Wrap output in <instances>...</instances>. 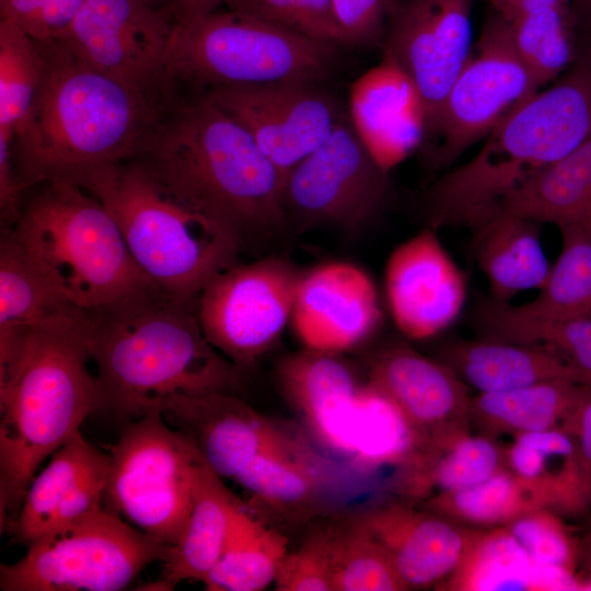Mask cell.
Instances as JSON below:
<instances>
[{"label": "cell", "mask_w": 591, "mask_h": 591, "mask_svg": "<svg viewBox=\"0 0 591 591\" xmlns=\"http://www.w3.org/2000/svg\"><path fill=\"white\" fill-rule=\"evenodd\" d=\"M99 410L126 422L175 395L232 393L241 370L206 338L196 304L161 292L82 311Z\"/></svg>", "instance_id": "obj_1"}, {"label": "cell", "mask_w": 591, "mask_h": 591, "mask_svg": "<svg viewBox=\"0 0 591 591\" xmlns=\"http://www.w3.org/2000/svg\"><path fill=\"white\" fill-rule=\"evenodd\" d=\"M44 66L33 104L18 127L13 166L21 190L85 174L135 155L159 117L153 96L43 42Z\"/></svg>", "instance_id": "obj_2"}, {"label": "cell", "mask_w": 591, "mask_h": 591, "mask_svg": "<svg viewBox=\"0 0 591 591\" xmlns=\"http://www.w3.org/2000/svg\"><path fill=\"white\" fill-rule=\"evenodd\" d=\"M188 206L241 244L286 231L285 176L252 136L205 94L160 118L136 154Z\"/></svg>", "instance_id": "obj_3"}, {"label": "cell", "mask_w": 591, "mask_h": 591, "mask_svg": "<svg viewBox=\"0 0 591 591\" xmlns=\"http://www.w3.org/2000/svg\"><path fill=\"white\" fill-rule=\"evenodd\" d=\"M81 310L0 347V524L19 513L38 466L99 410Z\"/></svg>", "instance_id": "obj_4"}, {"label": "cell", "mask_w": 591, "mask_h": 591, "mask_svg": "<svg viewBox=\"0 0 591 591\" xmlns=\"http://www.w3.org/2000/svg\"><path fill=\"white\" fill-rule=\"evenodd\" d=\"M591 136V55L508 114L468 161L426 193L428 227L471 229L541 171Z\"/></svg>", "instance_id": "obj_5"}, {"label": "cell", "mask_w": 591, "mask_h": 591, "mask_svg": "<svg viewBox=\"0 0 591 591\" xmlns=\"http://www.w3.org/2000/svg\"><path fill=\"white\" fill-rule=\"evenodd\" d=\"M76 183L103 204L136 264L170 299L196 304L206 283L236 263L240 242L137 161L99 167Z\"/></svg>", "instance_id": "obj_6"}, {"label": "cell", "mask_w": 591, "mask_h": 591, "mask_svg": "<svg viewBox=\"0 0 591 591\" xmlns=\"http://www.w3.org/2000/svg\"><path fill=\"white\" fill-rule=\"evenodd\" d=\"M42 185L12 230L69 303L94 311L160 292L99 199L68 179Z\"/></svg>", "instance_id": "obj_7"}, {"label": "cell", "mask_w": 591, "mask_h": 591, "mask_svg": "<svg viewBox=\"0 0 591 591\" xmlns=\"http://www.w3.org/2000/svg\"><path fill=\"white\" fill-rule=\"evenodd\" d=\"M341 46L302 36L233 11L176 22L167 80L209 89L283 81L325 83Z\"/></svg>", "instance_id": "obj_8"}, {"label": "cell", "mask_w": 591, "mask_h": 591, "mask_svg": "<svg viewBox=\"0 0 591 591\" xmlns=\"http://www.w3.org/2000/svg\"><path fill=\"white\" fill-rule=\"evenodd\" d=\"M108 455L107 509L151 538L175 544L207 465L195 444L155 410L128 421Z\"/></svg>", "instance_id": "obj_9"}, {"label": "cell", "mask_w": 591, "mask_h": 591, "mask_svg": "<svg viewBox=\"0 0 591 591\" xmlns=\"http://www.w3.org/2000/svg\"><path fill=\"white\" fill-rule=\"evenodd\" d=\"M170 546L109 509L43 534L12 565L0 567L2 591H119Z\"/></svg>", "instance_id": "obj_10"}, {"label": "cell", "mask_w": 591, "mask_h": 591, "mask_svg": "<svg viewBox=\"0 0 591 591\" xmlns=\"http://www.w3.org/2000/svg\"><path fill=\"white\" fill-rule=\"evenodd\" d=\"M389 172L372 157L347 114L327 139L286 175L282 211L296 234L321 228L357 231L384 209Z\"/></svg>", "instance_id": "obj_11"}, {"label": "cell", "mask_w": 591, "mask_h": 591, "mask_svg": "<svg viewBox=\"0 0 591 591\" xmlns=\"http://www.w3.org/2000/svg\"><path fill=\"white\" fill-rule=\"evenodd\" d=\"M538 89L515 50L509 23L494 12L422 144L431 164L450 166Z\"/></svg>", "instance_id": "obj_12"}, {"label": "cell", "mask_w": 591, "mask_h": 591, "mask_svg": "<svg viewBox=\"0 0 591 591\" xmlns=\"http://www.w3.org/2000/svg\"><path fill=\"white\" fill-rule=\"evenodd\" d=\"M302 276L279 257L236 262L216 274L196 301L208 341L240 370L254 366L291 321Z\"/></svg>", "instance_id": "obj_13"}, {"label": "cell", "mask_w": 591, "mask_h": 591, "mask_svg": "<svg viewBox=\"0 0 591 591\" xmlns=\"http://www.w3.org/2000/svg\"><path fill=\"white\" fill-rule=\"evenodd\" d=\"M175 25L163 0H85L53 40L92 68L152 95L169 81Z\"/></svg>", "instance_id": "obj_14"}, {"label": "cell", "mask_w": 591, "mask_h": 591, "mask_svg": "<svg viewBox=\"0 0 591 591\" xmlns=\"http://www.w3.org/2000/svg\"><path fill=\"white\" fill-rule=\"evenodd\" d=\"M204 94L252 136L285 177L348 114L323 83L219 86Z\"/></svg>", "instance_id": "obj_15"}, {"label": "cell", "mask_w": 591, "mask_h": 591, "mask_svg": "<svg viewBox=\"0 0 591 591\" xmlns=\"http://www.w3.org/2000/svg\"><path fill=\"white\" fill-rule=\"evenodd\" d=\"M473 0H396L381 46L416 86L427 134L472 48ZM426 140V139H425Z\"/></svg>", "instance_id": "obj_16"}, {"label": "cell", "mask_w": 591, "mask_h": 591, "mask_svg": "<svg viewBox=\"0 0 591 591\" xmlns=\"http://www.w3.org/2000/svg\"><path fill=\"white\" fill-rule=\"evenodd\" d=\"M367 383L403 415L417 451L472 429L468 386L441 360L394 345L372 360Z\"/></svg>", "instance_id": "obj_17"}, {"label": "cell", "mask_w": 591, "mask_h": 591, "mask_svg": "<svg viewBox=\"0 0 591 591\" xmlns=\"http://www.w3.org/2000/svg\"><path fill=\"white\" fill-rule=\"evenodd\" d=\"M384 277L392 318L407 338L441 333L463 310L465 277L430 227L393 250Z\"/></svg>", "instance_id": "obj_18"}, {"label": "cell", "mask_w": 591, "mask_h": 591, "mask_svg": "<svg viewBox=\"0 0 591 591\" xmlns=\"http://www.w3.org/2000/svg\"><path fill=\"white\" fill-rule=\"evenodd\" d=\"M380 321L374 283L361 268L333 262L303 273L290 322L304 348L340 354L362 343Z\"/></svg>", "instance_id": "obj_19"}, {"label": "cell", "mask_w": 591, "mask_h": 591, "mask_svg": "<svg viewBox=\"0 0 591 591\" xmlns=\"http://www.w3.org/2000/svg\"><path fill=\"white\" fill-rule=\"evenodd\" d=\"M162 416L198 449L221 478H234L259 453L288 439L250 406L227 392L165 398Z\"/></svg>", "instance_id": "obj_20"}, {"label": "cell", "mask_w": 591, "mask_h": 591, "mask_svg": "<svg viewBox=\"0 0 591 591\" xmlns=\"http://www.w3.org/2000/svg\"><path fill=\"white\" fill-rule=\"evenodd\" d=\"M358 521L387 552L407 590L439 587L477 532L429 509L397 502L370 510Z\"/></svg>", "instance_id": "obj_21"}, {"label": "cell", "mask_w": 591, "mask_h": 591, "mask_svg": "<svg viewBox=\"0 0 591 591\" xmlns=\"http://www.w3.org/2000/svg\"><path fill=\"white\" fill-rule=\"evenodd\" d=\"M348 115L372 157L389 173L425 142L421 97L407 74L387 59L352 83Z\"/></svg>", "instance_id": "obj_22"}, {"label": "cell", "mask_w": 591, "mask_h": 591, "mask_svg": "<svg viewBox=\"0 0 591 591\" xmlns=\"http://www.w3.org/2000/svg\"><path fill=\"white\" fill-rule=\"evenodd\" d=\"M277 380L315 438L332 451L347 455L361 385L338 354L304 348L285 358Z\"/></svg>", "instance_id": "obj_23"}, {"label": "cell", "mask_w": 591, "mask_h": 591, "mask_svg": "<svg viewBox=\"0 0 591 591\" xmlns=\"http://www.w3.org/2000/svg\"><path fill=\"white\" fill-rule=\"evenodd\" d=\"M506 466L534 494L541 507L566 520L591 513V467L575 436L566 429L513 436Z\"/></svg>", "instance_id": "obj_24"}, {"label": "cell", "mask_w": 591, "mask_h": 591, "mask_svg": "<svg viewBox=\"0 0 591 591\" xmlns=\"http://www.w3.org/2000/svg\"><path fill=\"white\" fill-rule=\"evenodd\" d=\"M477 393L501 392L558 379L590 383L591 374L537 345L484 338L454 340L441 359Z\"/></svg>", "instance_id": "obj_25"}, {"label": "cell", "mask_w": 591, "mask_h": 591, "mask_svg": "<svg viewBox=\"0 0 591 591\" xmlns=\"http://www.w3.org/2000/svg\"><path fill=\"white\" fill-rule=\"evenodd\" d=\"M540 222L506 211H496L476 223L472 251L484 274L490 299L510 303L522 291L545 285L551 265L541 240Z\"/></svg>", "instance_id": "obj_26"}, {"label": "cell", "mask_w": 591, "mask_h": 591, "mask_svg": "<svg viewBox=\"0 0 591 591\" xmlns=\"http://www.w3.org/2000/svg\"><path fill=\"white\" fill-rule=\"evenodd\" d=\"M241 507L206 465L187 521L163 560V580L172 588L185 580L202 582L220 558Z\"/></svg>", "instance_id": "obj_27"}, {"label": "cell", "mask_w": 591, "mask_h": 591, "mask_svg": "<svg viewBox=\"0 0 591 591\" xmlns=\"http://www.w3.org/2000/svg\"><path fill=\"white\" fill-rule=\"evenodd\" d=\"M591 230V136L508 196L497 211Z\"/></svg>", "instance_id": "obj_28"}, {"label": "cell", "mask_w": 591, "mask_h": 591, "mask_svg": "<svg viewBox=\"0 0 591 591\" xmlns=\"http://www.w3.org/2000/svg\"><path fill=\"white\" fill-rule=\"evenodd\" d=\"M583 384L558 379L508 391L477 393L471 399V426L494 438L557 428L567 430Z\"/></svg>", "instance_id": "obj_29"}, {"label": "cell", "mask_w": 591, "mask_h": 591, "mask_svg": "<svg viewBox=\"0 0 591 591\" xmlns=\"http://www.w3.org/2000/svg\"><path fill=\"white\" fill-rule=\"evenodd\" d=\"M407 464L406 491L428 499L473 486L506 468V447L470 430L417 451Z\"/></svg>", "instance_id": "obj_30"}, {"label": "cell", "mask_w": 591, "mask_h": 591, "mask_svg": "<svg viewBox=\"0 0 591 591\" xmlns=\"http://www.w3.org/2000/svg\"><path fill=\"white\" fill-rule=\"evenodd\" d=\"M557 572L534 566L505 526L477 530L443 590H544L560 588Z\"/></svg>", "instance_id": "obj_31"}, {"label": "cell", "mask_w": 591, "mask_h": 591, "mask_svg": "<svg viewBox=\"0 0 591 591\" xmlns=\"http://www.w3.org/2000/svg\"><path fill=\"white\" fill-rule=\"evenodd\" d=\"M79 310L69 303L26 253L12 229L0 243V338L26 334L57 315Z\"/></svg>", "instance_id": "obj_32"}, {"label": "cell", "mask_w": 591, "mask_h": 591, "mask_svg": "<svg viewBox=\"0 0 591 591\" xmlns=\"http://www.w3.org/2000/svg\"><path fill=\"white\" fill-rule=\"evenodd\" d=\"M106 455L80 431L72 434L34 476L18 515L4 530L18 542L32 544L48 530L58 507L80 479Z\"/></svg>", "instance_id": "obj_33"}, {"label": "cell", "mask_w": 591, "mask_h": 591, "mask_svg": "<svg viewBox=\"0 0 591 591\" xmlns=\"http://www.w3.org/2000/svg\"><path fill=\"white\" fill-rule=\"evenodd\" d=\"M287 553L286 537L242 506L220 558L202 583L210 591H260L275 582Z\"/></svg>", "instance_id": "obj_34"}, {"label": "cell", "mask_w": 591, "mask_h": 591, "mask_svg": "<svg viewBox=\"0 0 591 591\" xmlns=\"http://www.w3.org/2000/svg\"><path fill=\"white\" fill-rule=\"evenodd\" d=\"M561 250L537 296L523 304H510L529 318H591V230L559 228Z\"/></svg>", "instance_id": "obj_35"}, {"label": "cell", "mask_w": 591, "mask_h": 591, "mask_svg": "<svg viewBox=\"0 0 591 591\" xmlns=\"http://www.w3.org/2000/svg\"><path fill=\"white\" fill-rule=\"evenodd\" d=\"M474 322L486 338L546 347L591 374V318L523 317L489 298L477 304Z\"/></svg>", "instance_id": "obj_36"}, {"label": "cell", "mask_w": 591, "mask_h": 591, "mask_svg": "<svg viewBox=\"0 0 591 591\" xmlns=\"http://www.w3.org/2000/svg\"><path fill=\"white\" fill-rule=\"evenodd\" d=\"M508 23L515 50L540 88L568 70L579 56L572 5L536 9Z\"/></svg>", "instance_id": "obj_37"}, {"label": "cell", "mask_w": 591, "mask_h": 591, "mask_svg": "<svg viewBox=\"0 0 591 591\" xmlns=\"http://www.w3.org/2000/svg\"><path fill=\"white\" fill-rule=\"evenodd\" d=\"M538 507L532 490L507 467L478 484L427 500V509L476 530L503 526Z\"/></svg>", "instance_id": "obj_38"}, {"label": "cell", "mask_w": 591, "mask_h": 591, "mask_svg": "<svg viewBox=\"0 0 591 591\" xmlns=\"http://www.w3.org/2000/svg\"><path fill=\"white\" fill-rule=\"evenodd\" d=\"M417 451L412 429L396 406L369 383L357 397L347 457L361 467L405 460Z\"/></svg>", "instance_id": "obj_39"}, {"label": "cell", "mask_w": 591, "mask_h": 591, "mask_svg": "<svg viewBox=\"0 0 591 591\" xmlns=\"http://www.w3.org/2000/svg\"><path fill=\"white\" fill-rule=\"evenodd\" d=\"M288 438L254 457L233 478L246 491L276 509L297 508L315 494L320 475Z\"/></svg>", "instance_id": "obj_40"}, {"label": "cell", "mask_w": 591, "mask_h": 591, "mask_svg": "<svg viewBox=\"0 0 591 591\" xmlns=\"http://www.w3.org/2000/svg\"><path fill=\"white\" fill-rule=\"evenodd\" d=\"M43 66L42 40L0 19V138L13 141L33 104Z\"/></svg>", "instance_id": "obj_41"}, {"label": "cell", "mask_w": 591, "mask_h": 591, "mask_svg": "<svg viewBox=\"0 0 591 591\" xmlns=\"http://www.w3.org/2000/svg\"><path fill=\"white\" fill-rule=\"evenodd\" d=\"M323 537L334 591L407 590L387 552L359 521Z\"/></svg>", "instance_id": "obj_42"}, {"label": "cell", "mask_w": 591, "mask_h": 591, "mask_svg": "<svg viewBox=\"0 0 591 591\" xmlns=\"http://www.w3.org/2000/svg\"><path fill=\"white\" fill-rule=\"evenodd\" d=\"M503 526L534 566L576 579L579 537L570 532L566 519L538 507L519 514Z\"/></svg>", "instance_id": "obj_43"}, {"label": "cell", "mask_w": 591, "mask_h": 591, "mask_svg": "<svg viewBox=\"0 0 591 591\" xmlns=\"http://www.w3.org/2000/svg\"><path fill=\"white\" fill-rule=\"evenodd\" d=\"M224 4L230 11L347 48L332 0H225Z\"/></svg>", "instance_id": "obj_44"}, {"label": "cell", "mask_w": 591, "mask_h": 591, "mask_svg": "<svg viewBox=\"0 0 591 591\" xmlns=\"http://www.w3.org/2000/svg\"><path fill=\"white\" fill-rule=\"evenodd\" d=\"M396 0H332L346 47L381 48Z\"/></svg>", "instance_id": "obj_45"}, {"label": "cell", "mask_w": 591, "mask_h": 591, "mask_svg": "<svg viewBox=\"0 0 591 591\" xmlns=\"http://www.w3.org/2000/svg\"><path fill=\"white\" fill-rule=\"evenodd\" d=\"M275 583L279 591H334L323 534L299 551L287 553Z\"/></svg>", "instance_id": "obj_46"}, {"label": "cell", "mask_w": 591, "mask_h": 591, "mask_svg": "<svg viewBox=\"0 0 591 591\" xmlns=\"http://www.w3.org/2000/svg\"><path fill=\"white\" fill-rule=\"evenodd\" d=\"M45 0H0V15L37 40H44Z\"/></svg>", "instance_id": "obj_47"}, {"label": "cell", "mask_w": 591, "mask_h": 591, "mask_svg": "<svg viewBox=\"0 0 591 591\" xmlns=\"http://www.w3.org/2000/svg\"><path fill=\"white\" fill-rule=\"evenodd\" d=\"M85 0H45L44 40L58 38L73 21Z\"/></svg>", "instance_id": "obj_48"}, {"label": "cell", "mask_w": 591, "mask_h": 591, "mask_svg": "<svg viewBox=\"0 0 591 591\" xmlns=\"http://www.w3.org/2000/svg\"><path fill=\"white\" fill-rule=\"evenodd\" d=\"M567 430L577 439L582 454L591 467V382L582 385Z\"/></svg>", "instance_id": "obj_49"}, {"label": "cell", "mask_w": 591, "mask_h": 591, "mask_svg": "<svg viewBox=\"0 0 591 591\" xmlns=\"http://www.w3.org/2000/svg\"><path fill=\"white\" fill-rule=\"evenodd\" d=\"M500 18L511 22L519 15L554 5H572L573 0H485Z\"/></svg>", "instance_id": "obj_50"}, {"label": "cell", "mask_w": 591, "mask_h": 591, "mask_svg": "<svg viewBox=\"0 0 591 591\" xmlns=\"http://www.w3.org/2000/svg\"><path fill=\"white\" fill-rule=\"evenodd\" d=\"M177 23L189 21L218 10L225 0H163Z\"/></svg>", "instance_id": "obj_51"}, {"label": "cell", "mask_w": 591, "mask_h": 591, "mask_svg": "<svg viewBox=\"0 0 591 591\" xmlns=\"http://www.w3.org/2000/svg\"><path fill=\"white\" fill-rule=\"evenodd\" d=\"M572 11L576 19L579 55H591V0H573Z\"/></svg>", "instance_id": "obj_52"}, {"label": "cell", "mask_w": 591, "mask_h": 591, "mask_svg": "<svg viewBox=\"0 0 591 591\" xmlns=\"http://www.w3.org/2000/svg\"><path fill=\"white\" fill-rule=\"evenodd\" d=\"M579 589L591 590V530L579 537V559L576 572Z\"/></svg>", "instance_id": "obj_53"}, {"label": "cell", "mask_w": 591, "mask_h": 591, "mask_svg": "<svg viewBox=\"0 0 591 591\" xmlns=\"http://www.w3.org/2000/svg\"><path fill=\"white\" fill-rule=\"evenodd\" d=\"M583 521H584L586 529L591 530V513Z\"/></svg>", "instance_id": "obj_54"}]
</instances>
